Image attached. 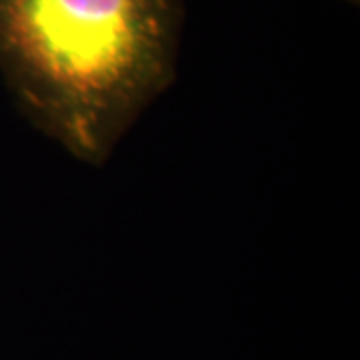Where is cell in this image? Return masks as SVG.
<instances>
[{
    "label": "cell",
    "mask_w": 360,
    "mask_h": 360,
    "mask_svg": "<svg viewBox=\"0 0 360 360\" xmlns=\"http://www.w3.org/2000/svg\"><path fill=\"white\" fill-rule=\"evenodd\" d=\"M184 0H0V75L26 120L101 168L179 65Z\"/></svg>",
    "instance_id": "1"
},
{
    "label": "cell",
    "mask_w": 360,
    "mask_h": 360,
    "mask_svg": "<svg viewBox=\"0 0 360 360\" xmlns=\"http://www.w3.org/2000/svg\"><path fill=\"white\" fill-rule=\"evenodd\" d=\"M342 2H347L350 6H359V0H342Z\"/></svg>",
    "instance_id": "2"
}]
</instances>
